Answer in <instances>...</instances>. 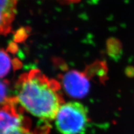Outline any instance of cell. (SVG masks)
I'll return each instance as SVG.
<instances>
[{"instance_id": "cell-1", "label": "cell", "mask_w": 134, "mask_h": 134, "mask_svg": "<svg viewBox=\"0 0 134 134\" xmlns=\"http://www.w3.org/2000/svg\"><path fill=\"white\" fill-rule=\"evenodd\" d=\"M62 85L40 70L20 75L15 83L14 98L23 109L43 121L54 119L64 103Z\"/></svg>"}, {"instance_id": "cell-2", "label": "cell", "mask_w": 134, "mask_h": 134, "mask_svg": "<svg viewBox=\"0 0 134 134\" xmlns=\"http://www.w3.org/2000/svg\"><path fill=\"white\" fill-rule=\"evenodd\" d=\"M55 119L62 134H85L90 122L86 107L76 101L63 103Z\"/></svg>"}, {"instance_id": "cell-3", "label": "cell", "mask_w": 134, "mask_h": 134, "mask_svg": "<svg viewBox=\"0 0 134 134\" xmlns=\"http://www.w3.org/2000/svg\"><path fill=\"white\" fill-rule=\"evenodd\" d=\"M13 96L0 105V134H13L18 130L31 129V122Z\"/></svg>"}, {"instance_id": "cell-4", "label": "cell", "mask_w": 134, "mask_h": 134, "mask_svg": "<svg viewBox=\"0 0 134 134\" xmlns=\"http://www.w3.org/2000/svg\"><path fill=\"white\" fill-rule=\"evenodd\" d=\"M89 73L78 70H70L62 77V83L65 92L73 98L81 99L88 94L90 89Z\"/></svg>"}, {"instance_id": "cell-5", "label": "cell", "mask_w": 134, "mask_h": 134, "mask_svg": "<svg viewBox=\"0 0 134 134\" xmlns=\"http://www.w3.org/2000/svg\"><path fill=\"white\" fill-rule=\"evenodd\" d=\"M18 0H0V36L12 31L17 14Z\"/></svg>"}, {"instance_id": "cell-6", "label": "cell", "mask_w": 134, "mask_h": 134, "mask_svg": "<svg viewBox=\"0 0 134 134\" xmlns=\"http://www.w3.org/2000/svg\"><path fill=\"white\" fill-rule=\"evenodd\" d=\"M16 65H16L9 53L6 50L0 48V80L7 76Z\"/></svg>"}, {"instance_id": "cell-7", "label": "cell", "mask_w": 134, "mask_h": 134, "mask_svg": "<svg viewBox=\"0 0 134 134\" xmlns=\"http://www.w3.org/2000/svg\"><path fill=\"white\" fill-rule=\"evenodd\" d=\"M50 127L47 122L43 121L41 124L38 125L34 129V130H31V129H25L18 130L13 134H49Z\"/></svg>"}, {"instance_id": "cell-8", "label": "cell", "mask_w": 134, "mask_h": 134, "mask_svg": "<svg viewBox=\"0 0 134 134\" xmlns=\"http://www.w3.org/2000/svg\"><path fill=\"white\" fill-rule=\"evenodd\" d=\"M13 96L10 94L9 82L7 80H0V105L7 102Z\"/></svg>"}, {"instance_id": "cell-9", "label": "cell", "mask_w": 134, "mask_h": 134, "mask_svg": "<svg viewBox=\"0 0 134 134\" xmlns=\"http://www.w3.org/2000/svg\"><path fill=\"white\" fill-rule=\"evenodd\" d=\"M58 1H62V2H64L66 3H76L79 2L81 0H58Z\"/></svg>"}]
</instances>
